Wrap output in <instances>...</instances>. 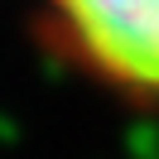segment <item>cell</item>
Returning a JSON list of instances; mask_svg holds the SVG:
<instances>
[{
	"label": "cell",
	"mask_w": 159,
	"mask_h": 159,
	"mask_svg": "<svg viewBox=\"0 0 159 159\" xmlns=\"http://www.w3.org/2000/svg\"><path fill=\"white\" fill-rule=\"evenodd\" d=\"M58 58L97 87L159 106V0H39Z\"/></svg>",
	"instance_id": "1"
}]
</instances>
